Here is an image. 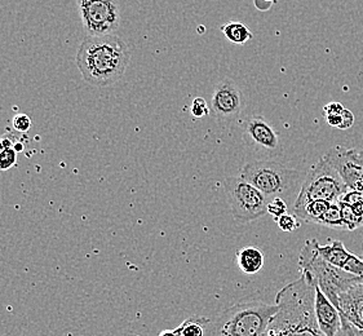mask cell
I'll use <instances>...</instances> for the list:
<instances>
[{"mask_svg":"<svg viewBox=\"0 0 363 336\" xmlns=\"http://www.w3.org/2000/svg\"><path fill=\"white\" fill-rule=\"evenodd\" d=\"M75 62L88 84L109 87L123 78L131 62V51L116 34L88 35L80 43Z\"/></svg>","mask_w":363,"mask_h":336,"instance_id":"obj_1","label":"cell"},{"mask_svg":"<svg viewBox=\"0 0 363 336\" xmlns=\"http://www.w3.org/2000/svg\"><path fill=\"white\" fill-rule=\"evenodd\" d=\"M265 1H269V3H274L276 0H265Z\"/></svg>","mask_w":363,"mask_h":336,"instance_id":"obj_31","label":"cell"},{"mask_svg":"<svg viewBox=\"0 0 363 336\" xmlns=\"http://www.w3.org/2000/svg\"><path fill=\"white\" fill-rule=\"evenodd\" d=\"M313 278V277H312ZM314 282V312L317 325L325 336H336L342 329V317L334 303L327 298L320 286Z\"/></svg>","mask_w":363,"mask_h":336,"instance_id":"obj_11","label":"cell"},{"mask_svg":"<svg viewBox=\"0 0 363 336\" xmlns=\"http://www.w3.org/2000/svg\"><path fill=\"white\" fill-rule=\"evenodd\" d=\"M323 116L328 125L339 130H349L356 121L354 114L350 110L345 109L340 103H327L323 108Z\"/></svg>","mask_w":363,"mask_h":336,"instance_id":"obj_14","label":"cell"},{"mask_svg":"<svg viewBox=\"0 0 363 336\" xmlns=\"http://www.w3.org/2000/svg\"><path fill=\"white\" fill-rule=\"evenodd\" d=\"M335 307L342 318L363 331V284L349 286L339 293Z\"/></svg>","mask_w":363,"mask_h":336,"instance_id":"obj_12","label":"cell"},{"mask_svg":"<svg viewBox=\"0 0 363 336\" xmlns=\"http://www.w3.org/2000/svg\"><path fill=\"white\" fill-rule=\"evenodd\" d=\"M348 190L340 175L325 157L317 162L308 172L298 191L294 208H298L312 201L337 202Z\"/></svg>","mask_w":363,"mask_h":336,"instance_id":"obj_5","label":"cell"},{"mask_svg":"<svg viewBox=\"0 0 363 336\" xmlns=\"http://www.w3.org/2000/svg\"><path fill=\"white\" fill-rule=\"evenodd\" d=\"M210 321L207 317L193 315L182 322V336H206V326Z\"/></svg>","mask_w":363,"mask_h":336,"instance_id":"obj_19","label":"cell"},{"mask_svg":"<svg viewBox=\"0 0 363 336\" xmlns=\"http://www.w3.org/2000/svg\"><path fill=\"white\" fill-rule=\"evenodd\" d=\"M242 130L243 139L251 147L269 153H274L279 149V133L265 118L260 116L250 118L246 122H243Z\"/></svg>","mask_w":363,"mask_h":336,"instance_id":"obj_10","label":"cell"},{"mask_svg":"<svg viewBox=\"0 0 363 336\" xmlns=\"http://www.w3.org/2000/svg\"><path fill=\"white\" fill-rule=\"evenodd\" d=\"M362 154H363V150H362Z\"/></svg>","mask_w":363,"mask_h":336,"instance_id":"obj_32","label":"cell"},{"mask_svg":"<svg viewBox=\"0 0 363 336\" xmlns=\"http://www.w3.org/2000/svg\"><path fill=\"white\" fill-rule=\"evenodd\" d=\"M333 202H327V201H312L308 202L301 207L294 208V215L298 216V219L304 220L306 223H314L318 224L320 218L325 215L327 208L330 207Z\"/></svg>","mask_w":363,"mask_h":336,"instance_id":"obj_16","label":"cell"},{"mask_svg":"<svg viewBox=\"0 0 363 336\" xmlns=\"http://www.w3.org/2000/svg\"><path fill=\"white\" fill-rule=\"evenodd\" d=\"M339 205L342 208V223H344L345 230H356L358 228L363 227L362 221L357 218L356 213L353 212L350 206L342 202H339Z\"/></svg>","mask_w":363,"mask_h":336,"instance_id":"obj_20","label":"cell"},{"mask_svg":"<svg viewBox=\"0 0 363 336\" xmlns=\"http://www.w3.org/2000/svg\"><path fill=\"white\" fill-rule=\"evenodd\" d=\"M80 20L89 35L114 34L121 25L118 0H77Z\"/></svg>","mask_w":363,"mask_h":336,"instance_id":"obj_7","label":"cell"},{"mask_svg":"<svg viewBox=\"0 0 363 336\" xmlns=\"http://www.w3.org/2000/svg\"><path fill=\"white\" fill-rule=\"evenodd\" d=\"M264 252L256 246H246L237 251V263L246 274H256L264 267Z\"/></svg>","mask_w":363,"mask_h":336,"instance_id":"obj_13","label":"cell"},{"mask_svg":"<svg viewBox=\"0 0 363 336\" xmlns=\"http://www.w3.org/2000/svg\"><path fill=\"white\" fill-rule=\"evenodd\" d=\"M240 177L268 198L282 197L298 185L303 174L276 161H254L240 169Z\"/></svg>","mask_w":363,"mask_h":336,"instance_id":"obj_4","label":"cell"},{"mask_svg":"<svg viewBox=\"0 0 363 336\" xmlns=\"http://www.w3.org/2000/svg\"><path fill=\"white\" fill-rule=\"evenodd\" d=\"M315 247H317L318 254L326 260L327 263L334 265L336 268H340V269H342L344 264L348 260L349 256L352 254V252H349L348 250L345 249V246H344L342 241H331L325 246H322L317 241Z\"/></svg>","mask_w":363,"mask_h":336,"instance_id":"obj_15","label":"cell"},{"mask_svg":"<svg viewBox=\"0 0 363 336\" xmlns=\"http://www.w3.org/2000/svg\"><path fill=\"white\" fill-rule=\"evenodd\" d=\"M226 199L233 218L240 224L260 219L267 213L269 199L264 193L242 177H228L224 180Z\"/></svg>","mask_w":363,"mask_h":336,"instance_id":"obj_6","label":"cell"},{"mask_svg":"<svg viewBox=\"0 0 363 336\" xmlns=\"http://www.w3.org/2000/svg\"><path fill=\"white\" fill-rule=\"evenodd\" d=\"M342 271H349L359 278L361 284H363V260L359 256L350 254L348 260L344 264Z\"/></svg>","mask_w":363,"mask_h":336,"instance_id":"obj_22","label":"cell"},{"mask_svg":"<svg viewBox=\"0 0 363 336\" xmlns=\"http://www.w3.org/2000/svg\"><path fill=\"white\" fill-rule=\"evenodd\" d=\"M17 152L13 147H6L0 153V171H8L17 164Z\"/></svg>","mask_w":363,"mask_h":336,"instance_id":"obj_23","label":"cell"},{"mask_svg":"<svg viewBox=\"0 0 363 336\" xmlns=\"http://www.w3.org/2000/svg\"><path fill=\"white\" fill-rule=\"evenodd\" d=\"M4 149H6V144H4V140L1 138V139H0V153H1Z\"/></svg>","mask_w":363,"mask_h":336,"instance_id":"obj_30","label":"cell"},{"mask_svg":"<svg viewBox=\"0 0 363 336\" xmlns=\"http://www.w3.org/2000/svg\"><path fill=\"white\" fill-rule=\"evenodd\" d=\"M278 312L277 304L238 303L210 318L206 336H264Z\"/></svg>","mask_w":363,"mask_h":336,"instance_id":"obj_2","label":"cell"},{"mask_svg":"<svg viewBox=\"0 0 363 336\" xmlns=\"http://www.w3.org/2000/svg\"><path fill=\"white\" fill-rule=\"evenodd\" d=\"M12 125H13V128H15L16 131L20 132V133H26V132L29 131L30 128H31V125H33V122H31V118L29 116H26V114H17L13 118V121H12Z\"/></svg>","mask_w":363,"mask_h":336,"instance_id":"obj_26","label":"cell"},{"mask_svg":"<svg viewBox=\"0 0 363 336\" xmlns=\"http://www.w3.org/2000/svg\"><path fill=\"white\" fill-rule=\"evenodd\" d=\"M336 336H363V331L357 329L353 325H350L347 320L342 318V329Z\"/></svg>","mask_w":363,"mask_h":336,"instance_id":"obj_27","label":"cell"},{"mask_svg":"<svg viewBox=\"0 0 363 336\" xmlns=\"http://www.w3.org/2000/svg\"><path fill=\"white\" fill-rule=\"evenodd\" d=\"M315 243H317L315 238L306 242L298 256V267L301 271L311 273L315 284L320 286V290L334 303L335 306L339 293L347 290L349 286L361 284V281L354 274L327 263L326 260L318 254Z\"/></svg>","mask_w":363,"mask_h":336,"instance_id":"obj_3","label":"cell"},{"mask_svg":"<svg viewBox=\"0 0 363 336\" xmlns=\"http://www.w3.org/2000/svg\"><path fill=\"white\" fill-rule=\"evenodd\" d=\"M289 207L287 203L284 202L282 197H274L269 199L268 206H267V213L272 215L274 219L278 220L281 216H284V213H287Z\"/></svg>","mask_w":363,"mask_h":336,"instance_id":"obj_21","label":"cell"},{"mask_svg":"<svg viewBox=\"0 0 363 336\" xmlns=\"http://www.w3.org/2000/svg\"><path fill=\"white\" fill-rule=\"evenodd\" d=\"M221 33L225 35L226 39L233 44H243L250 42L254 34L247 26L242 22L229 21L221 26Z\"/></svg>","mask_w":363,"mask_h":336,"instance_id":"obj_17","label":"cell"},{"mask_svg":"<svg viewBox=\"0 0 363 336\" xmlns=\"http://www.w3.org/2000/svg\"><path fill=\"white\" fill-rule=\"evenodd\" d=\"M318 225L337 229V230H345L344 223H342V208H340L339 202H333L330 205L327 211L325 212V215L320 218Z\"/></svg>","mask_w":363,"mask_h":336,"instance_id":"obj_18","label":"cell"},{"mask_svg":"<svg viewBox=\"0 0 363 336\" xmlns=\"http://www.w3.org/2000/svg\"><path fill=\"white\" fill-rule=\"evenodd\" d=\"M182 325L174 330H163L160 336H182Z\"/></svg>","mask_w":363,"mask_h":336,"instance_id":"obj_29","label":"cell"},{"mask_svg":"<svg viewBox=\"0 0 363 336\" xmlns=\"http://www.w3.org/2000/svg\"><path fill=\"white\" fill-rule=\"evenodd\" d=\"M323 157L337 171L349 190L363 193L362 150L337 145Z\"/></svg>","mask_w":363,"mask_h":336,"instance_id":"obj_9","label":"cell"},{"mask_svg":"<svg viewBox=\"0 0 363 336\" xmlns=\"http://www.w3.org/2000/svg\"><path fill=\"white\" fill-rule=\"evenodd\" d=\"M277 224H278L279 229L284 230V232H294L300 227L298 216L290 215V213H284V216H281L279 219L277 220Z\"/></svg>","mask_w":363,"mask_h":336,"instance_id":"obj_25","label":"cell"},{"mask_svg":"<svg viewBox=\"0 0 363 336\" xmlns=\"http://www.w3.org/2000/svg\"><path fill=\"white\" fill-rule=\"evenodd\" d=\"M273 4H274V3H269V1H265V0H255V7L257 8V9H260L262 12L269 11Z\"/></svg>","mask_w":363,"mask_h":336,"instance_id":"obj_28","label":"cell"},{"mask_svg":"<svg viewBox=\"0 0 363 336\" xmlns=\"http://www.w3.org/2000/svg\"><path fill=\"white\" fill-rule=\"evenodd\" d=\"M246 106L245 94L230 78L218 82L211 96V114L223 123H230L240 118Z\"/></svg>","mask_w":363,"mask_h":336,"instance_id":"obj_8","label":"cell"},{"mask_svg":"<svg viewBox=\"0 0 363 336\" xmlns=\"http://www.w3.org/2000/svg\"><path fill=\"white\" fill-rule=\"evenodd\" d=\"M190 111L193 114V117L204 118L210 116L211 110L210 105L204 100L203 97H196L191 103V108Z\"/></svg>","mask_w":363,"mask_h":336,"instance_id":"obj_24","label":"cell"}]
</instances>
